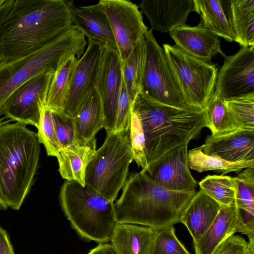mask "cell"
<instances>
[{"label":"cell","mask_w":254,"mask_h":254,"mask_svg":"<svg viewBox=\"0 0 254 254\" xmlns=\"http://www.w3.org/2000/svg\"><path fill=\"white\" fill-rule=\"evenodd\" d=\"M71 1L13 0L0 28V63L41 48L72 25Z\"/></svg>","instance_id":"1"},{"label":"cell","mask_w":254,"mask_h":254,"mask_svg":"<svg viewBox=\"0 0 254 254\" xmlns=\"http://www.w3.org/2000/svg\"><path fill=\"white\" fill-rule=\"evenodd\" d=\"M132 112L138 119L144 134L148 165L170 150L189 144L208 126L204 110L170 106L141 92L133 101Z\"/></svg>","instance_id":"2"},{"label":"cell","mask_w":254,"mask_h":254,"mask_svg":"<svg viewBox=\"0 0 254 254\" xmlns=\"http://www.w3.org/2000/svg\"><path fill=\"white\" fill-rule=\"evenodd\" d=\"M115 205L117 222L140 225L155 230L174 226L196 193L178 191L156 185L145 172L131 174Z\"/></svg>","instance_id":"3"},{"label":"cell","mask_w":254,"mask_h":254,"mask_svg":"<svg viewBox=\"0 0 254 254\" xmlns=\"http://www.w3.org/2000/svg\"><path fill=\"white\" fill-rule=\"evenodd\" d=\"M37 134L18 123L0 124V209L18 210L33 185L40 153Z\"/></svg>","instance_id":"4"},{"label":"cell","mask_w":254,"mask_h":254,"mask_svg":"<svg viewBox=\"0 0 254 254\" xmlns=\"http://www.w3.org/2000/svg\"><path fill=\"white\" fill-rule=\"evenodd\" d=\"M86 44L84 34L72 25L34 52L12 61L0 63V115L6 100L16 89L40 74L55 71L61 62L70 55L79 59Z\"/></svg>","instance_id":"5"},{"label":"cell","mask_w":254,"mask_h":254,"mask_svg":"<svg viewBox=\"0 0 254 254\" xmlns=\"http://www.w3.org/2000/svg\"><path fill=\"white\" fill-rule=\"evenodd\" d=\"M59 200L72 228L81 237L99 244L110 241L117 222L114 202L89 186L74 181L64 183Z\"/></svg>","instance_id":"6"},{"label":"cell","mask_w":254,"mask_h":254,"mask_svg":"<svg viewBox=\"0 0 254 254\" xmlns=\"http://www.w3.org/2000/svg\"><path fill=\"white\" fill-rule=\"evenodd\" d=\"M133 160L129 130L107 134L87 166L85 184L114 202L126 182Z\"/></svg>","instance_id":"7"},{"label":"cell","mask_w":254,"mask_h":254,"mask_svg":"<svg viewBox=\"0 0 254 254\" xmlns=\"http://www.w3.org/2000/svg\"><path fill=\"white\" fill-rule=\"evenodd\" d=\"M169 64L187 104L203 110L214 93L218 68L176 45H163Z\"/></svg>","instance_id":"8"},{"label":"cell","mask_w":254,"mask_h":254,"mask_svg":"<svg viewBox=\"0 0 254 254\" xmlns=\"http://www.w3.org/2000/svg\"><path fill=\"white\" fill-rule=\"evenodd\" d=\"M144 36L146 53L140 92L161 104L181 109L191 108L187 104L165 52L157 42L152 30H148Z\"/></svg>","instance_id":"9"},{"label":"cell","mask_w":254,"mask_h":254,"mask_svg":"<svg viewBox=\"0 0 254 254\" xmlns=\"http://www.w3.org/2000/svg\"><path fill=\"white\" fill-rule=\"evenodd\" d=\"M111 27L121 61L148 30L138 6L127 0H100Z\"/></svg>","instance_id":"10"},{"label":"cell","mask_w":254,"mask_h":254,"mask_svg":"<svg viewBox=\"0 0 254 254\" xmlns=\"http://www.w3.org/2000/svg\"><path fill=\"white\" fill-rule=\"evenodd\" d=\"M54 72L40 74L16 89L5 103L2 114L16 123L37 127Z\"/></svg>","instance_id":"11"},{"label":"cell","mask_w":254,"mask_h":254,"mask_svg":"<svg viewBox=\"0 0 254 254\" xmlns=\"http://www.w3.org/2000/svg\"><path fill=\"white\" fill-rule=\"evenodd\" d=\"M104 45L88 40V46L79 59L66 96L63 113L74 118L96 87Z\"/></svg>","instance_id":"12"},{"label":"cell","mask_w":254,"mask_h":254,"mask_svg":"<svg viewBox=\"0 0 254 254\" xmlns=\"http://www.w3.org/2000/svg\"><path fill=\"white\" fill-rule=\"evenodd\" d=\"M224 58L214 93L224 101L254 94V46Z\"/></svg>","instance_id":"13"},{"label":"cell","mask_w":254,"mask_h":254,"mask_svg":"<svg viewBox=\"0 0 254 254\" xmlns=\"http://www.w3.org/2000/svg\"><path fill=\"white\" fill-rule=\"evenodd\" d=\"M188 144L178 146L148 165L145 173L157 185L167 190L188 191L195 190L197 183L189 167Z\"/></svg>","instance_id":"14"},{"label":"cell","mask_w":254,"mask_h":254,"mask_svg":"<svg viewBox=\"0 0 254 254\" xmlns=\"http://www.w3.org/2000/svg\"><path fill=\"white\" fill-rule=\"evenodd\" d=\"M122 62L117 50L104 46L96 89L104 115L107 134L115 132L118 103L123 82Z\"/></svg>","instance_id":"15"},{"label":"cell","mask_w":254,"mask_h":254,"mask_svg":"<svg viewBox=\"0 0 254 254\" xmlns=\"http://www.w3.org/2000/svg\"><path fill=\"white\" fill-rule=\"evenodd\" d=\"M202 152L230 162L254 160V128L240 127L219 135H209Z\"/></svg>","instance_id":"16"},{"label":"cell","mask_w":254,"mask_h":254,"mask_svg":"<svg viewBox=\"0 0 254 254\" xmlns=\"http://www.w3.org/2000/svg\"><path fill=\"white\" fill-rule=\"evenodd\" d=\"M139 7L151 29L163 33L186 24L189 13L195 11L194 0H143Z\"/></svg>","instance_id":"17"},{"label":"cell","mask_w":254,"mask_h":254,"mask_svg":"<svg viewBox=\"0 0 254 254\" xmlns=\"http://www.w3.org/2000/svg\"><path fill=\"white\" fill-rule=\"evenodd\" d=\"M169 32L175 45L196 58L210 63L218 54L226 56L221 50L219 37L200 23L196 26L185 24Z\"/></svg>","instance_id":"18"},{"label":"cell","mask_w":254,"mask_h":254,"mask_svg":"<svg viewBox=\"0 0 254 254\" xmlns=\"http://www.w3.org/2000/svg\"><path fill=\"white\" fill-rule=\"evenodd\" d=\"M71 21L88 40L97 41L105 47L118 50L107 17L100 4L72 6Z\"/></svg>","instance_id":"19"},{"label":"cell","mask_w":254,"mask_h":254,"mask_svg":"<svg viewBox=\"0 0 254 254\" xmlns=\"http://www.w3.org/2000/svg\"><path fill=\"white\" fill-rule=\"evenodd\" d=\"M240 222V210L235 202L229 206H221L210 226L193 244L195 254H212L229 237L239 232Z\"/></svg>","instance_id":"20"},{"label":"cell","mask_w":254,"mask_h":254,"mask_svg":"<svg viewBox=\"0 0 254 254\" xmlns=\"http://www.w3.org/2000/svg\"><path fill=\"white\" fill-rule=\"evenodd\" d=\"M221 205L200 189L195 193L182 212L180 222L183 223L195 243L215 220Z\"/></svg>","instance_id":"21"},{"label":"cell","mask_w":254,"mask_h":254,"mask_svg":"<svg viewBox=\"0 0 254 254\" xmlns=\"http://www.w3.org/2000/svg\"><path fill=\"white\" fill-rule=\"evenodd\" d=\"M155 235L149 227L117 222L110 241L116 254H151Z\"/></svg>","instance_id":"22"},{"label":"cell","mask_w":254,"mask_h":254,"mask_svg":"<svg viewBox=\"0 0 254 254\" xmlns=\"http://www.w3.org/2000/svg\"><path fill=\"white\" fill-rule=\"evenodd\" d=\"M96 139L81 140L61 149L56 157L59 171L66 181H74L84 186L86 169L96 151Z\"/></svg>","instance_id":"23"},{"label":"cell","mask_w":254,"mask_h":254,"mask_svg":"<svg viewBox=\"0 0 254 254\" xmlns=\"http://www.w3.org/2000/svg\"><path fill=\"white\" fill-rule=\"evenodd\" d=\"M233 178L235 203L241 212L239 232L248 237L254 236V168H245Z\"/></svg>","instance_id":"24"},{"label":"cell","mask_w":254,"mask_h":254,"mask_svg":"<svg viewBox=\"0 0 254 254\" xmlns=\"http://www.w3.org/2000/svg\"><path fill=\"white\" fill-rule=\"evenodd\" d=\"M78 60L75 55H70L64 59L55 71L44 104V107L52 112L63 113L66 96Z\"/></svg>","instance_id":"25"},{"label":"cell","mask_w":254,"mask_h":254,"mask_svg":"<svg viewBox=\"0 0 254 254\" xmlns=\"http://www.w3.org/2000/svg\"><path fill=\"white\" fill-rule=\"evenodd\" d=\"M228 16L236 42L242 47L254 46V0H231Z\"/></svg>","instance_id":"26"},{"label":"cell","mask_w":254,"mask_h":254,"mask_svg":"<svg viewBox=\"0 0 254 254\" xmlns=\"http://www.w3.org/2000/svg\"><path fill=\"white\" fill-rule=\"evenodd\" d=\"M73 120L76 131L81 138L87 141L96 139V133L104 128L105 124L102 104L96 88Z\"/></svg>","instance_id":"27"},{"label":"cell","mask_w":254,"mask_h":254,"mask_svg":"<svg viewBox=\"0 0 254 254\" xmlns=\"http://www.w3.org/2000/svg\"><path fill=\"white\" fill-rule=\"evenodd\" d=\"M195 11L200 16V22L205 28L218 37L229 42H236L228 15L225 13L221 0H194Z\"/></svg>","instance_id":"28"},{"label":"cell","mask_w":254,"mask_h":254,"mask_svg":"<svg viewBox=\"0 0 254 254\" xmlns=\"http://www.w3.org/2000/svg\"><path fill=\"white\" fill-rule=\"evenodd\" d=\"M145 53V40L143 36L129 56L121 61L123 80L132 104L141 91V78Z\"/></svg>","instance_id":"29"},{"label":"cell","mask_w":254,"mask_h":254,"mask_svg":"<svg viewBox=\"0 0 254 254\" xmlns=\"http://www.w3.org/2000/svg\"><path fill=\"white\" fill-rule=\"evenodd\" d=\"M187 159L189 168L199 173L212 170L224 176L229 172H239L243 169L254 168V160L228 162L215 156L205 154L202 152L201 146L188 152Z\"/></svg>","instance_id":"30"},{"label":"cell","mask_w":254,"mask_h":254,"mask_svg":"<svg viewBox=\"0 0 254 254\" xmlns=\"http://www.w3.org/2000/svg\"><path fill=\"white\" fill-rule=\"evenodd\" d=\"M208 127L212 135H219L240 128L224 101L215 93L204 110Z\"/></svg>","instance_id":"31"},{"label":"cell","mask_w":254,"mask_h":254,"mask_svg":"<svg viewBox=\"0 0 254 254\" xmlns=\"http://www.w3.org/2000/svg\"><path fill=\"white\" fill-rule=\"evenodd\" d=\"M198 184L201 190L221 206H229L235 202L236 188L233 178L207 175Z\"/></svg>","instance_id":"32"},{"label":"cell","mask_w":254,"mask_h":254,"mask_svg":"<svg viewBox=\"0 0 254 254\" xmlns=\"http://www.w3.org/2000/svg\"><path fill=\"white\" fill-rule=\"evenodd\" d=\"M37 128L39 141L44 145L47 155L56 157L62 147L57 135L52 112L50 109L44 107Z\"/></svg>","instance_id":"33"},{"label":"cell","mask_w":254,"mask_h":254,"mask_svg":"<svg viewBox=\"0 0 254 254\" xmlns=\"http://www.w3.org/2000/svg\"><path fill=\"white\" fill-rule=\"evenodd\" d=\"M224 102L239 127L254 128V94Z\"/></svg>","instance_id":"34"},{"label":"cell","mask_w":254,"mask_h":254,"mask_svg":"<svg viewBox=\"0 0 254 254\" xmlns=\"http://www.w3.org/2000/svg\"><path fill=\"white\" fill-rule=\"evenodd\" d=\"M151 254H190L177 237L173 226L155 230Z\"/></svg>","instance_id":"35"},{"label":"cell","mask_w":254,"mask_h":254,"mask_svg":"<svg viewBox=\"0 0 254 254\" xmlns=\"http://www.w3.org/2000/svg\"><path fill=\"white\" fill-rule=\"evenodd\" d=\"M52 114L57 135L62 148L85 140L78 135L73 118L63 113L52 112Z\"/></svg>","instance_id":"36"},{"label":"cell","mask_w":254,"mask_h":254,"mask_svg":"<svg viewBox=\"0 0 254 254\" xmlns=\"http://www.w3.org/2000/svg\"><path fill=\"white\" fill-rule=\"evenodd\" d=\"M132 107V103L123 80L118 103L115 132L127 131L129 130Z\"/></svg>","instance_id":"37"},{"label":"cell","mask_w":254,"mask_h":254,"mask_svg":"<svg viewBox=\"0 0 254 254\" xmlns=\"http://www.w3.org/2000/svg\"><path fill=\"white\" fill-rule=\"evenodd\" d=\"M249 242L239 235H233L220 245L212 254H249Z\"/></svg>","instance_id":"38"},{"label":"cell","mask_w":254,"mask_h":254,"mask_svg":"<svg viewBox=\"0 0 254 254\" xmlns=\"http://www.w3.org/2000/svg\"><path fill=\"white\" fill-rule=\"evenodd\" d=\"M0 254H14L9 237L5 230L0 227Z\"/></svg>","instance_id":"39"},{"label":"cell","mask_w":254,"mask_h":254,"mask_svg":"<svg viewBox=\"0 0 254 254\" xmlns=\"http://www.w3.org/2000/svg\"><path fill=\"white\" fill-rule=\"evenodd\" d=\"M87 254H116L111 244L100 243Z\"/></svg>","instance_id":"40"},{"label":"cell","mask_w":254,"mask_h":254,"mask_svg":"<svg viewBox=\"0 0 254 254\" xmlns=\"http://www.w3.org/2000/svg\"><path fill=\"white\" fill-rule=\"evenodd\" d=\"M5 0H0V7L1 6Z\"/></svg>","instance_id":"41"},{"label":"cell","mask_w":254,"mask_h":254,"mask_svg":"<svg viewBox=\"0 0 254 254\" xmlns=\"http://www.w3.org/2000/svg\"><path fill=\"white\" fill-rule=\"evenodd\" d=\"M1 124V123H0V124Z\"/></svg>","instance_id":"42"}]
</instances>
